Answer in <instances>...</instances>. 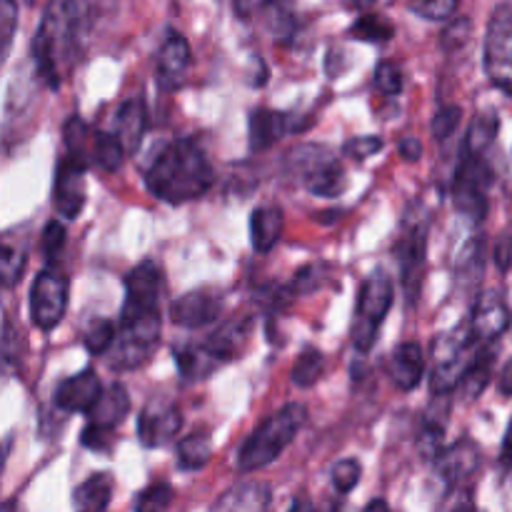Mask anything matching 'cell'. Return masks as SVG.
Returning a JSON list of instances; mask_svg holds the SVG:
<instances>
[{
  "label": "cell",
  "instance_id": "cell-9",
  "mask_svg": "<svg viewBox=\"0 0 512 512\" xmlns=\"http://www.w3.org/2000/svg\"><path fill=\"white\" fill-rule=\"evenodd\" d=\"M478 345L470 340V333L455 330L448 338L438 340V353H435L433 373H430V390L435 395H450L458 390L470 360H473Z\"/></svg>",
  "mask_w": 512,
  "mask_h": 512
},
{
  "label": "cell",
  "instance_id": "cell-51",
  "mask_svg": "<svg viewBox=\"0 0 512 512\" xmlns=\"http://www.w3.org/2000/svg\"><path fill=\"white\" fill-rule=\"evenodd\" d=\"M495 263H498L500 270H508L512 263V235H505L500 238L498 248H495Z\"/></svg>",
  "mask_w": 512,
  "mask_h": 512
},
{
  "label": "cell",
  "instance_id": "cell-53",
  "mask_svg": "<svg viewBox=\"0 0 512 512\" xmlns=\"http://www.w3.org/2000/svg\"><path fill=\"white\" fill-rule=\"evenodd\" d=\"M500 465H503L505 473H510L512 470V420L508 425V433H505L503 448H500Z\"/></svg>",
  "mask_w": 512,
  "mask_h": 512
},
{
  "label": "cell",
  "instance_id": "cell-18",
  "mask_svg": "<svg viewBox=\"0 0 512 512\" xmlns=\"http://www.w3.org/2000/svg\"><path fill=\"white\" fill-rule=\"evenodd\" d=\"M308 123H303L300 118H295L293 113H275L268 108H255L250 113V125H248V140L250 150L253 153H263L270 145L278 143L283 135L300 133Z\"/></svg>",
  "mask_w": 512,
  "mask_h": 512
},
{
  "label": "cell",
  "instance_id": "cell-26",
  "mask_svg": "<svg viewBox=\"0 0 512 512\" xmlns=\"http://www.w3.org/2000/svg\"><path fill=\"white\" fill-rule=\"evenodd\" d=\"M270 500H273V493H270L268 483H260V480H248V483H240L235 488H230L228 493L220 495V500H215V510H250L260 512L270 508Z\"/></svg>",
  "mask_w": 512,
  "mask_h": 512
},
{
  "label": "cell",
  "instance_id": "cell-19",
  "mask_svg": "<svg viewBox=\"0 0 512 512\" xmlns=\"http://www.w3.org/2000/svg\"><path fill=\"white\" fill-rule=\"evenodd\" d=\"M425 225H415V228L405 230L403 238L395 245V255H398L400 278H403V288L410 300L418 295L420 283H423V268H425Z\"/></svg>",
  "mask_w": 512,
  "mask_h": 512
},
{
  "label": "cell",
  "instance_id": "cell-7",
  "mask_svg": "<svg viewBox=\"0 0 512 512\" xmlns=\"http://www.w3.org/2000/svg\"><path fill=\"white\" fill-rule=\"evenodd\" d=\"M493 185V168L485 153H473L463 148V160L458 165L453 185L455 208L470 223H483L488 215V190Z\"/></svg>",
  "mask_w": 512,
  "mask_h": 512
},
{
  "label": "cell",
  "instance_id": "cell-39",
  "mask_svg": "<svg viewBox=\"0 0 512 512\" xmlns=\"http://www.w3.org/2000/svg\"><path fill=\"white\" fill-rule=\"evenodd\" d=\"M0 270H3V288L10 290L18 285L25 270V253L20 248H13L10 243L3 245V260H0Z\"/></svg>",
  "mask_w": 512,
  "mask_h": 512
},
{
  "label": "cell",
  "instance_id": "cell-41",
  "mask_svg": "<svg viewBox=\"0 0 512 512\" xmlns=\"http://www.w3.org/2000/svg\"><path fill=\"white\" fill-rule=\"evenodd\" d=\"M458 5L460 0H410V10L425 20H448Z\"/></svg>",
  "mask_w": 512,
  "mask_h": 512
},
{
  "label": "cell",
  "instance_id": "cell-43",
  "mask_svg": "<svg viewBox=\"0 0 512 512\" xmlns=\"http://www.w3.org/2000/svg\"><path fill=\"white\" fill-rule=\"evenodd\" d=\"M333 488L338 495H348L360 483V463L353 458L340 460L333 468Z\"/></svg>",
  "mask_w": 512,
  "mask_h": 512
},
{
  "label": "cell",
  "instance_id": "cell-54",
  "mask_svg": "<svg viewBox=\"0 0 512 512\" xmlns=\"http://www.w3.org/2000/svg\"><path fill=\"white\" fill-rule=\"evenodd\" d=\"M498 390L505 395V398H512V358L503 365V370H500Z\"/></svg>",
  "mask_w": 512,
  "mask_h": 512
},
{
  "label": "cell",
  "instance_id": "cell-47",
  "mask_svg": "<svg viewBox=\"0 0 512 512\" xmlns=\"http://www.w3.org/2000/svg\"><path fill=\"white\" fill-rule=\"evenodd\" d=\"M470 30H473V25H470L468 18L453 20V23L443 30V38H440V43H443L445 50L465 48V43L470 40Z\"/></svg>",
  "mask_w": 512,
  "mask_h": 512
},
{
  "label": "cell",
  "instance_id": "cell-48",
  "mask_svg": "<svg viewBox=\"0 0 512 512\" xmlns=\"http://www.w3.org/2000/svg\"><path fill=\"white\" fill-rule=\"evenodd\" d=\"M378 150H383V138L378 135H363V138H350L348 143L343 145V153L350 155L355 160H365L370 155H375Z\"/></svg>",
  "mask_w": 512,
  "mask_h": 512
},
{
  "label": "cell",
  "instance_id": "cell-57",
  "mask_svg": "<svg viewBox=\"0 0 512 512\" xmlns=\"http://www.w3.org/2000/svg\"><path fill=\"white\" fill-rule=\"evenodd\" d=\"M23 3H25V5H35V0H23Z\"/></svg>",
  "mask_w": 512,
  "mask_h": 512
},
{
  "label": "cell",
  "instance_id": "cell-11",
  "mask_svg": "<svg viewBox=\"0 0 512 512\" xmlns=\"http://www.w3.org/2000/svg\"><path fill=\"white\" fill-rule=\"evenodd\" d=\"M160 295H163V273L153 260H143L125 275V303L120 320L140 318L160 310Z\"/></svg>",
  "mask_w": 512,
  "mask_h": 512
},
{
  "label": "cell",
  "instance_id": "cell-44",
  "mask_svg": "<svg viewBox=\"0 0 512 512\" xmlns=\"http://www.w3.org/2000/svg\"><path fill=\"white\" fill-rule=\"evenodd\" d=\"M15 25H18V3H15V0H3V3H0V35H3L0 53H3V60L8 58L10 45H13Z\"/></svg>",
  "mask_w": 512,
  "mask_h": 512
},
{
  "label": "cell",
  "instance_id": "cell-49",
  "mask_svg": "<svg viewBox=\"0 0 512 512\" xmlns=\"http://www.w3.org/2000/svg\"><path fill=\"white\" fill-rule=\"evenodd\" d=\"M323 270L325 265H305L303 270H298L293 280V293H313L323 283Z\"/></svg>",
  "mask_w": 512,
  "mask_h": 512
},
{
  "label": "cell",
  "instance_id": "cell-23",
  "mask_svg": "<svg viewBox=\"0 0 512 512\" xmlns=\"http://www.w3.org/2000/svg\"><path fill=\"white\" fill-rule=\"evenodd\" d=\"M283 210L275 208V205H263V208H255L250 215V243H253L255 253L265 255L278 245V240L283 238Z\"/></svg>",
  "mask_w": 512,
  "mask_h": 512
},
{
  "label": "cell",
  "instance_id": "cell-46",
  "mask_svg": "<svg viewBox=\"0 0 512 512\" xmlns=\"http://www.w3.org/2000/svg\"><path fill=\"white\" fill-rule=\"evenodd\" d=\"M113 440H115L113 430L98 428V425L88 423L85 425L80 443H83L88 450H95V453H110V450H113Z\"/></svg>",
  "mask_w": 512,
  "mask_h": 512
},
{
  "label": "cell",
  "instance_id": "cell-45",
  "mask_svg": "<svg viewBox=\"0 0 512 512\" xmlns=\"http://www.w3.org/2000/svg\"><path fill=\"white\" fill-rule=\"evenodd\" d=\"M63 245H65V225L60 223V220H50L43 230V240H40V248H43V255L45 260H48V265L58 258Z\"/></svg>",
  "mask_w": 512,
  "mask_h": 512
},
{
  "label": "cell",
  "instance_id": "cell-2",
  "mask_svg": "<svg viewBox=\"0 0 512 512\" xmlns=\"http://www.w3.org/2000/svg\"><path fill=\"white\" fill-rule=\"evenodd\" d=\"M215 183L208 155L193 138H178L163 145L145 170V185L158 200L168 205L200 198Z\"/></svg>",
  "mask_w": 512,
  "mask_h": 512
},
{
  "label": "cell",
  "instance_id": "cell-22",
  "mask_svg": "<svg viewBox=\"0 0 512 512\" xmlns=\"http://www.w3.org/2000/svg\"><path fill=\"white\" fill-rule=\"evenodd\" d=\"M388 370H390V380H393L395 388H398L400 393H410V390H415L425 373L423 348H420L418 343H413V340L400 343L398 348L393 350V355H390Z\"/></svg>",
  "mask_w": 512,
  "mask_h": 512
},
{
  "label": "cell",
  "instance_id": "cell-25",
  "mask_svg": "<svg viewBox=\"0 0 512 512\" xmlns=\"http://www.w3.org/2000/svg\"><path fill=\"white\" fill-rule=\"evenodd\" d=\"M495 368V343L478 345L475 348L473 360H470L468 370H465L463 380H460L458 390L463 395V400H478L483 395V390L488 388L490 378H493Z\"/></svg>",
  "mask_w": 512,
  "mask_h": 512
},
{
  "label": "cell",
  "instance_id": "cell-40",
  "mask_svg": "<svg viewBox=\"0 0 512 512\" xmlns=\"http://www.w3.org/2000/svg\"><path fill=\"white\" fill-rule=\"evenodd\" d=\"M375 88L385 95H398L403 90V70L395 60H380L375 68Z\"/></svg>",
  "mask_w": 512,
  "mask_h": 512
},
{
  "label": "cell",
  "instance_id": "cell-12",
  "mask_svg": "<svg viewBox=\"0 0 512 512\" xmlns=\"http://www.w3.org/2000/svg\"><path fill=\"white\" fill-rule=\"evenodd\" d=\"M88 160L78 158V155H65L58 163V173H55L53 185V203L55 210L63 215L65 220H75L85 205V170H88Z\"/></svg>",
  "mask_w": 512,
  "mask_h": 512
},
{
  "label": "cell",
  "instance_id": "cell-37",
  "mask_svg": "<svg viewBox=\"0 0 512 512\" xmlns=\"http://www.w3.org/2000/svg\"><path fill=\"white\" fill-rule=\"evenodd\" d=\"M115 325L105 318H95L85 325L83 345L90 355H105L115 340Z\"/></svg>",
  "mask_w": 512,
  "mask_h": 512
},
{
  "label": "cell",
  "instance_id": "cell-17",
  "mask_svg": "<svg viewBox=\"0 0 512 512\" xmlns=\"http://www.w3.org/2000/svg\"><path fill=\"white\" fill-rule=\"evenodd\" d=\"M435 465H438V475L443 478V483L453 493V490L465 488V483L473 480V475L478 473L480 448L470 438H463L450 445L448 450H443L435 458Z\"/></svg>",
  "mask_w": 512,
  "mask_h": 512
},
{
  "label": "cell",
  "instance_id": "cell-6",
  "mask_svg": "<svg viewBox=\"0 0 512 512\" xmlns=\"http://www.w3.org/2000/svg\"><path fill=\"white\" fill-rule=\"evenodd\" d=\"M160 328H163L160 310L140 315V318L120 320L118 335L105 353L108 368L115 373H130V370H138L140 365L148 363L160 343Z\"/></svg>",
  "mask_w": 512,
  "mask_h": 512
},
{
  "label": "cell",
  "instance_id": "cell-13",
  "mask_svg": "<svg viewBox=\"0 0 512 512\" xmlns=\"http://www.w3.org/2000/svg\"><path fill=\"white\" fill-rule=\"evenodd\" d=\"M512 310L508 300L498 293V290H488L475 303L473 315H470L468 333L475 345L498 343L500 335L510 328Z\"/></svg>",
  "mask_w": 512,
  "mask_h": 512
},
{
  "label": "cell",
  "instance_id": "cell-35",
  "mask_svg": "<svg viewBox=\"0 0 512 512\" xmlns=\"http://www.w3.org/2000/svg\"><path fill=\"white\" fill-rule=\"evenodd\" d=\"M325 358L320 350H305L298 360H295L293 370H290V380L300 388H313L320 378H323Z\"/></svg>",
  "mask_w": 512,
  "mask_h": 512
},
{
  "label": "cell",
  "instance_id": "cell-21",
  "mask_svg": "<svg viewBox=\"0 0 512 512\" xmlns=\"http://www.w3.org/2000/svg\"><path fill=\"white\" fill-rule=\"evenodd\" d=\"M250 335H253V318H233L220 325L215 333H210L203 343L215 355V360L225 365L238 358V355H243Z\"/></svg>",
  "mask_w": 512,
  "mask_h": 512
},
{
  "label": "cell",
  "instance_id": "cell-55",
  "mask_svg": "<svg viewBox=\"0 0 512 512\" xmlns=\"http://www.w3.org/2000/svg\"><path fill=\"white\" fill-rule=\"evenodd\" d=\"M375 3H378V0H343V5L348 10H368L373 8Z\"/></svg>",
  "mask_w": 512,
  "mask_h": 512
},
{
  "label": "cell",
  "instance_id": "cell-38",
  "mask_svg": "<svg viewBox=\"0 0 512 512\" xmlns=\"http://www.w3.org/2000/svg\"><path fill=\"white\" fill-rule=\"evenodd\" d=\"M173 503V488L168 483H153L138 495L135 500V510L140 512H158L170 508Z\"/></svg>",
  "mask_w": 512,
  "mask_h": 512
},
{
  "label": "cell",
  "instance_id": "cell-33",
  "mask_svg": "<svg viewBox=\"0 0 512 512\" xmlns=\"http://www.w3.org/2000/svg\"><path fill=\"white\" fill-rule=\"evenodd\" d=\"M350 38L363 40V43H388L395 35V25L383 15H360L353 25H350Z\"/></svg>",
  "mask_w": 512,
  "mask_h": 512
},
{
  "label": "cell",
  "instance_id": "cell-27",
  "mask_svg": "<svg viewBox=\"0 0 512 512\" xmlns=\"http://www.w3.org/2000/svg\"><path fill=\"white\" fill-rule=\"evenodd\" d=\"M175 363H178L183 380H188V383H200V380L210 378V375L220 368V363L215 360V355L205 348V343L178 345V348H175Z\"/></svg>",
  "mask_w": 512,
  "mask_h": 512
},
{
  "label": "cell",
  "instance_id": "cell-50",
  "mask_svg": "<svg viewBox=\"0 0 512 512\" xmlns=\"http://www.w3.org/2000/svg\"><path fill=\"white\" fill-rule=\"evenodd\" d=\"M398 153L400 158L408 160V163H418L423 158V143L418 138H403L398 143Z\"/></svg>",
  "mask_w": 512,
  "mask_h": 512
},
{
  "label": "cell",
  "instance_id": "cell-16",
  "mask_svg": "<svg viewBox=\"0 0 512 512\" xmlns=\"http://www.w3.org/2000/svg\"><path fill=\"white\" fill-rule=\"evenodd\" d=\"M190 63H193L190 43L180 33H170L158 50V68H155L158 88L165 90V93H173L180 85H185Z\"/></svg>",
  "mask_w": 512,
  "mask_h": 512
},
{
  "label": "cell",
  "instance_id": "cell-32",
  "mask_svg": "<svg viewBox=\"0 0 512 512\" xmlns=\"http://www.w3.org/2000/svg\"><path fill=\"white\" fill-rule=\"evenodd\" d=\"M445 425H448V405L443 410L430 408L428 415H425L423 425H420L418 435V448L423 453V458L435 460L440 453H443V435Z\"/></svg>",
  "mask_w": 512,
  "mask_h": 512
},
{
  "label": "cell",
  "instance_id": "cell-14",
  "mask_svg": "<svg viewBox=\"0 0 512 512\" xmlns=\"http://www.w3.org/2000/svg\"><path fill=\"white\" fill-rule=\"evenodd\" d=\"M183 428L180 408L168 398H153L138 418V438L145 448H163Z\"/></svg>",
  "mask_w": 512,
  "mask_h": 512
},
{
  "label": "cell",
  "instance_id": "cell-34",
  "mask_svg": "<svg viewBox=\"0 0 512 512\" xmlns=\"http://www.w3.org/2000/svg\"><path fill=\"white\" fill-rule=\"evenodd\" d=\"M498 115L493 110H485L478 118L470 123L468 133H465V150H473V153H485L490 145L495 143V135H498Z\"/></svg>",
  "mask_w": 512,
  "mask_h": 512
},
{
  "label": "cell",
  "instance_id": "cell-15",
  "mask_svg": "<svg viewBox=\"0 0 512 512\" xmlns=\"http://www.w3.org/2000/svg\"><path fill=\"white\" fill-rule=\"evenodd\" d=\"M220 310H223V295L210 288H198L170 303V318L180 328L198 330L215 323L220 318Z\"/></svg>",
  "mask_w": 512,
  "mask_h": 512
},
{
  "label": "cell",
  "instance_id": "cell-24",
  "mask_svg": "<svg viewBox=\"0 0 512 512\" xmlns=\"http://www.w3.org/2000/svg\"><path fill=\"white\" fill-rule=\"evenodd\" d=\"M130 413V395L128 390L120 383H113L108 390H103V395L98 398V403L90 408L88 423L98 425V428L115 430Z\"/></svg>",
  "mask_w": 512,
  "mask_h": 512
},
{
  "label": "cell",
  "instance_id": "cell-8",
  "mask_svg": "<svg viewBox=\"0 0 512 512\" xmlns=\"http://www.w3.org/2000/svg\"><path fill=\"white\" fill-rule=\"evenodd\" d=\"M483 65L490 83L512 95V3H500L490 15Z\"/></svg>",
  "mask_w": 512,
  "mask_h": 512
},
{
  "label": "cell",
  "instance_id": "cell-10",
  "mask_svg": "<svg viewBox=\"0 0 512 512\" xmlns=\"http://www.w3.org/2000/svg\"><path fill=\"white\" fill-rule=\"evenodd\" d=\"M68 310V278L60 270L45 268L30 288V320L43 333L58 328Z\"/></svg>",
  "mask_w": 512,
  "mask_h": 512
},
{
  "label": "cell",
  "instance_id": "cell-20",
  "mask_svg": "<svg viewBox=\"0 0 512 512\" xmlns=\"http://www.w3.org/2000/svg\"><path fill=\"white\" fill-rule=\"evenodd\" d=\"M103 395V383H100L95 370H83L78 375H70L55 390V408L63 413H90L98 398Z\"/></svg>",
  "mask_w": 512,
  "mask_h": 512
},
{
  "label": "cell",
  "instance_id": "cell-28",
  "mask_svg": "<svg viewBox=\"0 0 512 512\" xmlns=\"http://www.w3.org/2000/svg\"><path fill=\"white\" fill-rule=\"evenodd\" d=\"M115 123H118V130H115V133L123 138L128 153H135V150L140 148V143H143L145 123H148V115H145L143 100H138V98L125 100V103L118 108Z\"/></svg>",
  "mask_w": 512,
  "mask_h": 512
},
{
  "label": "cell",
  "instance_id": "cell-5",
  "mask_svg": "<svg viewBox=\"0 0 512 512\" xmlns=\"http://www.w3.org/2000/svg\"><path fill=\"white\" fill-rule=\"evenodd\" d=\"M395 300L393 278L383 268L373 270L360 285L358 305H355L353 320V348L355 353L368 355L378 340V330L388 318Z\"/></svg>",
  "mask_w": 512,
  "mask_h": 512
},
{
  "label": "cell",
  "instance_id": "cell-52",
  "mask_svg": "<svg viewBox=\"0 0 512 512\" xmlns=\"http://www.w3.org/2000/svg\"><path fill=\"white\" fill-rule=\"evenodd\" d=\"M263 5H265V0H233L235 15L243 20L253 18L255 13H260V10H263Z\"/></svg>",
  "mask_w": 512,
  "mask_h": 512
},
{
  "label": "cell",
  "instance_id": "cell-56",
  "mask_svg": "<svg viewBox=\"0 0 512 512\" xmlns=\"http://www.w3.org/2000/svg\"><path fill=\"white\" fill-rule=\"evenodd\" d=\"M390 505L385 503V500H373V503H368V510H388Z\"/></svg>",
  "mask_w": 512,
  "mask_h": 512
},
{
  "label": "cell",
  "instance_id": "cell-4",
  "mask_svg": "<svg viewBox=\"0 0 512 512\" xmlns=\"http://www.w3.org/2000/svg\"><path fill=\"white\" fill-rule=\"evenodd\" d=\"M285 170L318 198H338L348 185L343 165L325 145L318 143H305L290 150L285 155Z\"/></svg>",
  "mask_w": 512,
  "mask_h": 512
},
{
  "label": "cell",
  "instance_id": "cell-29",
  "mask_svg": "<svg viewBox=\"0 0 512 512\" xmlns=\"http://www.w3.org/2000/svg\"><path fill=\"white\" fill-rule=\"evenodd\" d=\"M110 498H113V478L105 473H93L75 488L73 505L83 512H100L108 508Z\"/></svg>",
  "mask_w": 512,
  "mask_h": 512
},
{
  "label": "cell",
  "instance_id": "cell-3",
  "mask_svg": "<svg viewBox=\"0 0 512 512\" xmlns=\"http://www.w3.org/2000/svg\"><path fill=\"white\" fill-rule=\"evenodd\" d=\"M308 420V408L303 403H288L285 408L275 410L273 415L263 420L253 433L245 438L238 450V470L240 473H253L265 468L273 460L280 458L285 448L295 440L300 428Z\"/></svg>",
  "mask_w": 512,
  "mask_h": 512
},
{
  "label": "cell",
  "instance_id": "cell-30",
  "mask_svg": "<svg viewBox=\"0 0 512 512\" xmlns=\"http://www.w3.org/2000/svg\"><path fill=\"white\" fill-rule=\"evenodd\" d=\"M213 458V440L205 430H195V433L185 435L178 445V465L185 473H195L203 470Z\"/></svg>",
  "mask_w": 512,
  "mask_h": 512
},
{
  "label": "cell",
  "instance_id": "cell-42",
  "mask_svg": "<svg viewBox=\"0 0 512 512\" xmlns=\"http://www.w3.org/2000/svg\"><path fill=\"white\" fill-rule=\"evenodd\" d=\"M460 120H463V108H458V105H443V108L433 115L430 130H433V135L438 140H448L450 135L458 130Z\"/></svg>",
  "mask_w": 512,
  "mask_h": 512
},
{
  "label": "cell",
  "instance_id": "cell-1",
  "mask_svg": "<svg viewBox=\"0 0 512 512\" xmlns=\"http://www.w3.org/2000/svg\"><path fill=\"white\" fill-rule=\"evenodd\" d=\"M95 15V0H48L33 38V60L38 75L58 88L83 50Z\"/></svg>",
  "mask_w": 512,
  "mask_h": 512
},
{
  "label": "cell",
  "instance_id": "cell-36",
  "mask_svg": "<svg viewBox=\"0 0 512 512\" xmlns=\"http://www.w3.org/2000/svg\"><path fill=\"white\" fill-rule=\"evenodd\" d=\"M265 23L273 30L278 38H288L295 30V15H293V0H265L263 5Z\"/></svg>",
  "mask_w": 512,
  "mask_h": 512
},
{
  "label": "cell",
  "instance_id": "cell-31",
  "mask_svg": "<svg viewBox=\"0 0 512 512\" xmlns=\"http://www.w3.org/2000/svg\"><path fill=\"white\" fill-rule=\"evenodd\" d=\"M125 153H128V148H125L123 138L118 133H105V130H100V133L93 135L90 163L98 165L105 173H115L123 165Z\"/></svg>",
  "mask_w": 512,
  "mask_h": 512
}]
</instances>
